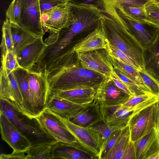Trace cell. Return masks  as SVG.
<instances>
[{"instance_id": "cell-20", "label": "cell", "mask_w": 159, "mask_h": 159, "mask_svg": "<svg viewBox=\"0 0 159 159\" xmlns=\"http://www.w3.org/2000/svg\"><path fill=\"white\" fill-rule=\"evenodd\" d=\"M68 119L80 126L90 127L102 120L100 105L94 99L92 102L84 105L79 112Z\"/></svg>"}, {"instance_id": "cell-2", "label": "cell", "mask_w": 159, "mask_h": 159, "mask_svg": "<svg viewBox=\"0 0 159 159\" xmlns=\"http://www.w3.org/2000/svg\"><path fill=\"white\" fill-rule=\"evenodd\" d=\"M103 15L101 24L110 43L129 56L144 68V49L121 21L106 10H100Z\"/></svg>"}, {"instance_id": "cell-30", "label": "cell", "mask_w": 159, "mask_h": 159, "mask_svg": "<svg viewBox=\"0 0 159 159\" xmlns=\"http://www.w3.org/2000/svg\"><path fill=\"white\" fill-rule=\"evenodd\" d=\"M147 25L154 28H159V5L156 0H151L145 5Z\"/></svg>"}, {"instance_id": "cell-39", "label": "cell", "mask_w": 159, "mask_h": 159, "mask_svg": "<svg viewBox=\"0 0 159 159\" xmlns=\"http://www.w3.org/2000/svg\"><path fill=\"white\" fill-rule=\"evenodd\" d=\"M120 6L124 11L133 18L141 23L147 25L146 22V14L144 7Z\"/></svg>"}, {"instance_id": "cell-18", "label": "cell", "mask_w": 159, "mask_h": 159, "mask_svg": "<svg viewBox=\"0 0 159 159\" xmlns=\"http://www.w3.org/2000/svg\"><path fill=\"white\" fill-rule=\"evenodd\" d=\"M109 43L100 23V25L94 30L75 44L72 49L77 53H83L99 49H106Z\"/></svg>"}, {"instance_id": "cell-27", "label": "cell", "mask_w": 159, "mask_h": 159, "mask_svg": "<svg viewBox=\"0 0 159 159\" xmlns=\"http://www.w3.org/2000/svg\"><path fill=\"white\" fill-rule=\"evenodd\" d=\"M110 57L114 68L118 69L146 92L151 93L143 81L138 70L130 65L119 61L111 56L110 55Z\"/></svg>"}, {"instance_id": "cell-45", "label": "cell", "mask_w": 159, "mask_h": 159, "mask_svg": "<svg viewBox=\"0 0 159 159\" xmlns=\"http://www.w3.org/2000/svg\"><path fill=\"white\" fill-rule=\"evenodd\" d=\"M110 78L112 79L115 84L119 88L123 90L129 95L130 96L133 95L127 87L114 72V74Z\"/></svg>"}, {"instance_id": "cell-13", "label": "cell", "mask_w": 159, "mask_h": 159, "mask_svg": "<svg viewBox=\"0 0 159 159\" xmlns=\"http://www.w3.org/2000/svg\"><path fill=\"white\" fill-rule=\"evenodd\" d=\"M13 72L23 99L22 107L25 116L31 120L35 119L43 111L37 99L30 88L27 70L20 68L15 70Z\"/></svg>"}, {"instance_id": "cell-42", "label": "cell", "mask_w": 159, "mask_h": 159, "mask_svg": "<svg viewBox=\"0 0 159 159\" xmlns=\"http://www.w3.org/2000/svg\"><path fill=\"white\" fill-rule=\"evenodd\" d=\"M41 14L45 11L57 6L66 5L69 0H39Z\"/></svg>"}, {"instance_id": "cell-37", "label": "cell", "mask_w": 159, "mask_h": 159, "mask_svg": "<svg viewBox=\"0 0 159 159\" xmlns=\"http://www.w3.org/2000/svg\"><path fill=\"white\" fill-rule=\"evenodd\" d=\"M151 0H100L101 7L103 6L143 7Z\"/></svg>"}, {"instance_id": "cell-16", "label": "cell", "mask_w": 159, "mask_h": 159, "mask_svg": "<svg viewBox=\"0 0 159 159\" xmlns=\"http://www.w3.org/2000/svg\"><path fill=\"white\" fill-rule=\"evenodd\" d=\"M0 97L7 100L25 116L22 107L23 99L13 71L7 74L0 70Z\"/></svg>"}, {"instance_id": "cell-31", "label": "cell", "mask_w": 159, "mask_h": 159, "mask_svg": "<svg viewBox=\"0 0 159 159\" xmlns=\"http://www.w3.org/2000/svg\"><path fill=\"white\" fill-rule=\"evenodd\" d=\"M2 31V40L0 45L1 57L4 56L8 52H13L14 48L10 25L6 20L3 23Z\"/></svg>"}, {"instance_id": "cell-5", "label": "cell", "mask_w": 159, "mask_h": 159, "mask_svg": "<svg viewBox=\"0 0 159 159\" xmlns=\"http://www.w3.org/2000/svg\"><path fill=\"white\" fill-rule=\"evenodd\" d=\"M159 119V101L133 115L128 125L130 140L134 142L152 129L158 130Z\"/></svg>"}, {"instance_id": "cell-44", "label": "cell", "mask_w": 159, "mask_h": 159, "mask_svg": "<svg viewBox=\"0 0 159 159\" xmlns=\"http://www.w3.org/2000/svg\"><path fill=\"white\" fill-rule=\"evenodd\" d=\"M69 2L76 5L93 6L99 9L101 7L100 0H69Z\"/></svg>"}, {"instance_id": "cell-47", "label": "cell", "mask_w": 159, "mask_h": 159, "mask_svg": "<svg viewBox=\"0 0 159 159\" xmlns=\"http://www.w3.org/2000/svg\"><path fill=\"white\" fill-rule=\"evenodd\" d=\"M148 159H159V150L150 156Z\"/></svg>"}, {"instance_id": "cell-7", "label": "cell", "mask_w": 159, "mask_h": 159, "mask_svg": "<svg viewBox=\"0 0 159 159\" xmlns=\"http://www.w3.org/2000/svg\"><path fill=\"white\" fill-rule=\"evenodd\" d=\"M100 10L108 11L117 17L128 30L134 36L144 50L153 43L155 37V29L150 30L148 25L141 23L127 14L120 5L114 6H103Z\"/></svg>"}, {"instance_id": "cell-24", "label": "cell", "mask_w": 159, "mask_h": 159, "mask_svg": "<svg viewBox=\"0 0 159 159\" xmlns=\"http://www.w3.org/2000/svg\"><path fill=\"white\" fill-rule=\"evenodd\" d=\"M155 37L152 44L144 50V69L159 80V28H155Z\"/></svg>"}, {"instance_id": "cell-32", "label": "cell", "mask_w": 159, "mask_h": 159, "mask_svg": "<svg viewBox=\"0 0 159 159\" xmlns=\"http://www.w3.org/2000/svg\"><path fill=\"white\" fill-rule=\"evenodd\" d=\"M106 49L110 55L119 61L135 67L138 70L143 68L129 56L111 44L110 43Z\"/></svg>"}, {"instance_id": "cell-29", "label": "cell", "mask_w": 159, "mask_h": 159, "mask_svg": "<svg viewBox=\"0 0 159 159\" xmlns=\"http://www.w3.org/2000/svg\"><path fill=\"white\" fill-rule=\"evenodd\" d=\"M57 143H41L31 145L25 152L27 159H52V146Z\"/></svg>"}, {"instance_id": "cell-8", "label": "cell", "mask_w": 159, "mask_h": 159, "mask_svg": "<svg viewBox=\"0 0 159 159\" xmlns=\"http://www.w3.org/2000/svg\"><path fill=\"white\" fill-rule=\"evenodd\" d=\"M21 11L18 25L34 35L43 37L45 34L41 20L39 0H20Z\"/></svg>"}, {"instance_id": "cell-28", "label": "cell", "mask_w": 159, "mask_h": 159, "mask_svg": "<svg viewBox=\"0 0 159 159\" xmlns=\"http://www.w3.org/2000/svg\"><path fill=\"white\" fill-rule=\"evenodd\" d=\"M128 125L122 129L114 145L104 159H122L125 150L130 140Z\"/></svg>"}, {"instance_id": "cell-33", "label": "cell", "mask_w": 159, "mask_h": 159, "mask_svg": "<svg viewBox=\"0 0 159 159\" xmlns=\"http://www.w3.org/2000/svg\"><path fill=\"white\" fill-rule=\"evenodd\" d=\"M21 68L19 64L16 56L13 52L9 51L1 57L0 70L7 73Z\"/></svg>"}, {"instance_id": "cell-17", "label": "cell", "mask_w": 159, "mask_h": 159, "mask_svg": "<svg viewBox=\"0 0 159 159\" xmlns=\"http://www.w3.org/2000/svg\"><path fill=\"white\" fill-rule=\"evenodd\" d=\"M27 72L30 88L43 111L46 108L48 98L52 93L48 80L44 74L34 68L28 70Z\"/></svg>"}, {"instance_id": "cell-21", "label": "cell", "mask_w": 159, "mask_h": 159, "mask_svg": "<svg viewBox=\"0 0 159 159\" xmlns=\"http://www.w3.org/2000/svg\"><path fill=\"white\" fill-rule=\"evenodd\" d=\"M134 143L136 159H148L159 150L158 130L152 129Z\"/></svg>"}, {"instance_id": "cell-41", "label": "cell", "mask_w": 159, "mask_h": 159, "mask_svg": "<svg viewBox=\"0 0 159 159\" xmlns=\"http://www.w3.org/2000/svg\"><path fill=\"white\" fill-rule=\"evenodd\" d=\"M155 96H156L152 93L139 95H132L126 102L122 105L127 107H133L151 99Z\"/></svg>"}, {"instance_id": "cell-1", "label": "cell", "mask_w": 159, "mask_h": 159, "mask_svg": "<svg viewBox=\"0 0 159 159\" xmlns=\"http://www.w3.org/2000/svg\"><path fill=\"white\" fill-rule=\"evenodd\" d=\"M52 92L93 88L96 89L108 77L87 69L71 50L54 64L46 75Z\"/></svg>"}, {"instance_id": "cell-14", "label": "cell", "mask_w": 159, "mask_h": 159, "mask_svg": "<svg viewBox=\"0 0 159 159\" xmlns=\"http://www.w3.org/2000/svg\"><path fill=\"white\" fill-rule=\"evenodd\" d=\"M0 126L2 139L12 148L13 152H25L31 146L32 143L27 137L1 113Z\"/></svg>"}, {"instance_id": "cell-3", "label": "cell", "mask_w": 159, "mask_h": 159, "mask_svg": "<svg viewBox=\"0 0 159 159\" xmlns=\"http://www.w3.org/2000/svg\"><path fill=\"white\" fill-rule=\"evenodd\" d=\"M68 4L75 15V21L57 33V44L63 50L72 48L73 40L77 36L87 35L98 27L103 16L99 10L93 6L70 2Z\"/></svg>"}, {"instance_id": "cell-34", "label": "cell", "mask_w": 159, "mask_h": 159, "mask_svg": "<svg viewBox=\"0 0 159 159\" xmlns=\"http://www.w3.org/2000/svg\"><path fill=\"white\" fill-rule=\"evenodd\" d=\"M144 83L151 92L159 99V80L149 74L144 68L139 70Z\"/></svg>"}, {"instance_id": "cell-25", "label": "cell", "mask_w": 159, "mask_h": 159, "mask_svg": "<svg viewBox=\"0 0 159 159\" xmlns=\"http://www.w3.org/2000/svg\"><path fill=\"white\" fill-rule=\"evenodd\" d=\"M96 90L93 88H83L53 91L52 93L74 103L84 105L93 101Z\"/></svg>"}, {"instance_id": "cell-23", "label": "cell", "mask_w": 159, "mask_h": 159, "mask_svg": "<svg viewBox=\"0 0 159 159\" xmlns=\"http://www.w3.org/2000/svg\"><path fill=\"white\" fill-rule=\"evenodd\" d=\"M84 106L74 103L52 93L46 108L62 117L69 119L79 112Z\"/></svg>"}, {"instance_id": "cell-26", "label": "cell", "mask_w": 159, "mask_h": 159, "mask_svg": "<svg viewBox=\"0 0 159 159\" xmlns=\"http://www.w3.org/2000/svg\"><path fill=\"white\" fill-rule=\"evenodd\" d=\"M10 24L14 44L13 52L16 56L26 47L40 38L23 29L18 24Z\"/></svg>"}, {"instance_id": "cell-19", "label": "cell", "mask_w": 159, "mask_h": 159, "mask_svg": "<svg viewBox=\"0 0 159 159\" xmlns=\"http://www.w3.org/2000/svg\"><path fill=\"white\" fill-rule=\"evenodd\" d=\"M52 159H96L98 157L84 147L58 142L52 148Z\"/></svg>"}, {"instance_id": "cell-15", "label": "cell", "mask_w": 159, "mask_h": 159, "mask_svg": "<svg viewBox=\"0 0 159 159\" xmlns=\"http://www.w3.org/2000/svg\"><path fill=\"white\" fill-rule=\"evenodd\" d=\"M130 95L119 88L108 77L97 89L95 98L100 106L121 105L126 102Z\"/></svg>"}, {"instance_id": "cell-11", "label": "cell", "mask_w": 159, "mask_h": 159, "mask_svg": "<svg viewBox=\"0 0 159 159\" xmlns=\"http://www.w3.org/2000/svg\"><path fill=\"white\" fill-rule=\"evenodd\" d=\"M77 54L79 61L84 67L108 77H110L114 74V68L110 55L105 49Z\"/></svg>"}, {"instance_id": "cell-48", "label": "cell", "mask_w": 159, "mask_h": 159, "mask_svg": "<svg viewBox=\"0 0 159 159\" xmlns=\"http://www.w3.org/2000/svg\"><path fill=\"white\" fill-rule=\"evenodd\" d=\"M158 136L159 139V119L158 121Z\"/></svg>"}, {"instance_id": "cell-36", "label": "cell", "mask_w": 159, "mask_h": 159, "mask_svg": "<svg viewBox=\"0 0 159 159\" xmlns=\"http://www.w3.org/2000/svg\"><path fill=\"white\" fill-rule=\"evenodd\" d=\"M20 0H13L6 12V20L10 23L18 24L21 14Z\"/></svg>"}, {"instance_id": "cell-43", "label": "cell", "mask_w": 159, "mask_h": 159, "mask_svg": "<svg viewBox=\"0 0 159 159\" xmlns=\"http://www.w3.org/2000/svg\"><path fill=\"white\" fill-rule=\"evenodd\" d=\"M122 159H136L134 143L130 140L125 150Z\"/></svg>"}, {"instance_id": "cell-10", "label": "cell", "mask_w": 159, "mask_h": 159, "mask_svg": "<svg viewBox=\"0 0 159 159\" xmlns=\"http://www.w3.org/2000/svg\"><path fill=\"white\" fill-rule=\"evenodd\" d=\"M41 20L44 27L51 33L57 32L72 24L75 21V16L68 3L44 11Z\"/></svg>"}, {"instance_id": "cell-46", "label": "cell", "mask_w": 159, "mask_h": 159, "mask_svg": "<svg viewBox=\"0 0 159 159\" xmlns=\"http://www.w3.org/2000/svg\"><path fill=\"white\" fill-rule=\"evenodd\" d=\"M25 152H12L9 154H1L0 158L2 159H27V156Z\"/></svg>"}, {"instance_id": "cell-40", "label": "cell", "mask_w": 159, "mask_h": 159, "mask_svg": "<svg viewBox=\"0 0 159 159\" xmlns=\"http://www.w3.org/2000/svg\"><path fill=\"white\" fill-rule=\"evenodd\" d=\"M122 129H117L113 132L108 137L105 143L102 146L98 159H104L111 149L118 137L120 135Z\"/></svg>"}, {"instance_id": "cell-49", "label": "cell", "mask_w": 159, "mask_h": 159, "mask_svg": "<svg viewBox=\"0 0 159 159\" xmlns=\"http://www.w3.org/2000/svg\"><path fill=\"white\" fill-rule=\"evenodd\" d=\"M157 2V4L159 5V0H156Z\"/></svg>"}, {"instance_id": "cell-38", "label": "cell", "mask_w": 159, "mask_h": 159, "mask_svg": "<svg viewBox=\"0 0 159 159\" xmlns=\"http://www.w3.org/2000/svg\"><path fill=\"white\" fill-rule=\"evenodd\" d=\"M114 68V72L127 87L133 95H139L150 93L146 92L135 82L123 74L118 69L115 68Z\"/></svg>"}, {"instance_id": "cell-12", "label": "cell", "mask_w": 159, "mask_h": 159, "mask_svg": "<svg viewBox=\"0 0 159 159\" xmlns=\"http://www.w3.org/2000/svg\"><path fill=\"white\" fill-rule=\"evenodd\" d=\"M102 120L108 125L122 129L128 125L130 117L143 109L142 104L133 107L122 104L111 106H100Z\"/></svg>"}, {"instance_id": "cell-22", "label": "cell", "mask_w": 159, "mask_h": 159, "mask_svg": "<svg viewBox=\"0 0 159 159\" xmlns=\"http://www.w3.org/2000/svg\"><path fill=\"white\" fill-rule=\"evenodd\" d=\"M46 47L43 37L39 38L24 48L16 55L19 64L26 70L35 65Z\"/></svg>"}, {"instance_id": "cell-9", "label": "cell", "mask_w": 159, "mask_h": 159, "mask_svg": "<svg viewBox=\"0 0 159 159\" xmlns=\"http://www.w3.org/2000/svg\"><path fill=\"white\" fill-rule=\"evenodd\" d=\"M54 114L75 137L78 142L89 151L98 156V158L102 142L98 133L90 127L80 126L72 123L68 119Z\"/></svg>"}, {"instance_id": "cell-4", "label": "cell", "mask_w": 159, "mask_h": 159, "mask_svg": "<svg viewBox=\"0 0 159 159\" xmlns=\"http://www.w3.org/2000/svg\"><path fill=\"white\" fill-rule=\"evenodd\" d=\"M0 113L3 114L11 122L26 136L32 145L41 143L58 142L44 132L39 126L37 127L26 119L8 101L0 97Z\"/></svg>"}, {"instance_id": "cell-6", "label": "cell", "mask_w": 159, "mask_h": 159, "mask_svg": "<svg viewBox=\"0 0 159 159\" xmlns=\"http://www.w3.org/2000/svg\"><path fill=\"white\" fill-rule=\"evenodd\" d=\"M35 119L41 129L58 142L83 147L59 118L49 110L46 108Z\"/></svg>"}, {"instance_id": "cell-35", "label": "cell", "mask_w": 159, "mask_h": 159, "mask_svg": "<svg viewBox=\"0 0 159 159\" xmlns=\"http://www.w3.org/2000/svg\"><path fill=\"white\" fill-rule=\"evenodd\" d=\"M90 128L99 135L102 142V146L111 133L115 130L120 129L108 125L102 120L98 121Z\"/></svg>"}]
</instances>
